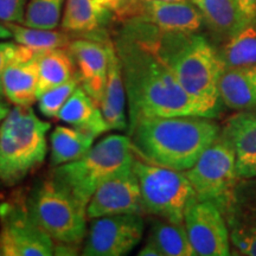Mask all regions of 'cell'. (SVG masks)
<instances>
[{
    "mask_svg": "<svg viewBox=\"0 0 256 256\" xmlns=\"http://www.w3.org/2000/svg\"><path fill=\"white\" fill-rule=\"evenodd\" d=\"M184 172L197 200H209L223 212L240 179L235 150L226 134L220 130L218 136L204 150L196 164Z\"/></svg>",
    "mask_w": 256,
    "mask_h": 256,
    "instance_id": "ba28073f",
    "label": "cell"
},
{
    "mask_svg": "<svg viewBox=\"0 0 256 256\" xmlns=\"http://www.w3.org/2000/svg\"><path fill=\"white\" fill-rule=\"evenodd\" d=\"M191 2V0H124V2ZM122 4V5H124ZM121 5V6H122ZM120 6V8H121ZM118 8V10H119Z\"/></svg>",
    "mask_w": 256,
    "mask_h": 256,
    "instance_id": "8d00e7d4",
    "label": "cell"
},
{
    "mask_svg": "<svg viewBox=\"0 0 256 256\" xmlns=\"http://www.w3.org/2000/svg\"><path fill=\"white\" fill-rule=\"evenodd\" d=\"M2 255V247H0V256Z\"/></svg>",
    "mask_w": 256,
    "mask_h": 256,
    "instance_id": "74e56055",
    "label": "cell"
},
{
    "mask_svg": "<svg viewBox=\"0 0 256 256\" xmlns=\"http://www.w3.org/2000/svg\"><path fill=\"white\" fill-rule=\"evenodd\" d=\"M86 214L88 220L122 214H145L139 180L133 170V162L115 172L96 188L89 200Z\"/></svg>",
    "mask_w": 256,
    "mask_h": 256,
    "instance_id": "4fadbf2b",
    "label": "cell"
},
{
    "mask_svg": "<svg viewBox=\"0 0 256 256\" xmlns=\"http://www.w3.org/2000/svg\"><path fill=\"white\" fill-rule=\"evenodd\" d=\"M38 52L18 44L17 55L2 78L4 96L10 104L32 107L38 98Z\"/></svg>",
    "mask_w": 256,
    "mask_h": 256,
    "instance_id": "2e32d148",
    "label": "cell"
},
{
    "mask_svg": "<svg viewBox=\"0 0 256 256\" xmlns=\"http://www.w3.org/2000/svg\"><path fill=\"white\" fill-rule=\"evenodd\" d=\"M220 130L212 118L156 116L140 120L127 134L136 156L151 164L186 171Z\"/></svg>",
    "mask_w": 256,
    "mask_h": 256,
    "instance_id": "3957f363",
    "label": "cell"
},
{
    "mask_svg": "<svg viewBox=\"0 0 256 256\" xmlns=\"http://www.w3.org/2000/svg\"><path fill=\"white\" fill-rule=\"evenodd\" d=\"M95 139V136L75 127H55L50 134V165L56 168L80 159L92 148Z\"/></svg>",
    "mask_w": 256,
    "mask_h": 256,
    "instance_id": "603a6c76",
    "label": "cell"
},
{
    "mask_svg": "<svg viewBox=\"0 0 256 256\" xmlns=\"http://www.w3.org/2000/svg\"><path fill=\"white\" fill-rule=\"evenodd\" d=\"M134 153L128 136L110 134L78 160L54 168L51 177L68 188L81 206H87L94 192L115 172L132 162Z\"/></svg>",
    "mask_w": 256,
    "mask_h": 256,
    "instance_id": "5b68a950",
    "label": "cell"
},
{
    "mask_svg": "<svg viewBox=\"0 0 256 256\" xmlns=\"http://www.w3.org/2000/svg\"><path fill=\"white\" fill-rule=\"evenodd\" d=\"M218 89L222 104L230 110H256V66L224 68Z\"/></svg>",
    "mask_w": 256,
    "mask_h": 256,
    "instance_id": "d6986e66",
    "label": "cell"
},
{
    "mask_svg": "<svg viewBox=\"0 0 256 256\" xmlns=\"http://www.w3.org/2000/svg\"><path fill=\"white\" fill-rule=\"evenodd\" d=\"M18 43L16 42H0V98H5L2 90V78H4L6 69L14 62L17 55Z\"/></svg>",
    "mask_w": 256,
    "mask_h": 256,
    "instance_id": "4dcf8cb0",
    "label": "cell"
},
{
    "mask_svg": "<svg viewBox=\"0 0 256 256\" xmlns=\"http://www.w3.org/2000/svg\"><path fill=\"white\" fill-rule=\"evenodd\" d=\"M0 247L4 256H51L55 242L40 226L25 200L0 206Z\"/></svg>",
    "mask_w": 256,
    "mask_h": 256,
    "instance_id": "9c48e42d",
    "label": "cell"
},
{
    "mask_svg": "<svg viewBox=\"0 0 256 256\" xmlns=\"http://www.w3.org/2000/svg\"><path fill=\"white\" fill-rule=\"evenodd\" d=\"M133 170L139 180L145 214L172 222H184L188 206L197 200L185 172L151 164L136 154Z\"/></svg>",
    "mask_w": 256,
    "mask_h": 256,
    "instance_id": "52a82bcc",
    "label": "cell"
},
{
    "mask_svg": "<svg viewBox=\"0 0 256 256\" xmlns=\"http://www.w3.org/2000/svg\"><path fill=\"white\" fill-rule=\"evenodd\" d=\"M12 34L16 43L22 44L34 51H46L66 48L72 42L69 32L56 28H31L19 23H5Z\"/></svg>",
    "mask_w": 256,
    "mask_h": 256,
    "instance_id": "4316f807",
    "label": "cell"
},
{
    "mask_svg": "<svg viewBox=\"0 0 256 256\" xmlns=\"http://www.w3.org/2000/svg\"><path fill=\"white\" fill-rule=\"evenodd\" d=\"M238 4L248 20H256V0H238Z\"/></svg>",
    "mask_w": 256,
    "mask_h": 256,
    "instance_id": "1f68e13d",
    "label": "cell"
},
{
    "mask_svg": "<svg viewBox=\"0 0 256 256\" xmlns=\"http://www.w3.org/2000/svg\"><path fill=\"white\" fill-rule=\"evenodd\" d=\"M145 222L139 214H122L90 220L82 255L124 256L142 241Z\"/></svg>",
    "mask_w": 256,
    "mask_h": 256,
    "instance_id": "30bf717a",
    "label": "cell"
},
{
    "mask_svg": "<svg viewBox=\"0 0 256 256\" xmlns=\"http://www.w3.org/2000/svg\"><path fill=\"white\" fill-rule=\"evenodd\" d=\"M218 54L226 68L256 66V20H249L228 38Z\"/></svg>",
    "mask_w": 256,
    "mask_h": 256,
    "instance_id": "d4e9b609",
    "label": "cell"
},
{
    "mask_svg": "<svg viewBox=\"0 0 256 256\" xmlns=\"http://www.w3.org/2000/svg\"><path fill=\"white\" fill-rule=\"evenodd\" d=\"M222 130L232 142L240 179L256 177V110L232 115Z\"/></svg>",
    "mask_w": 256,
    "mask_h": 256,
    "instance_id": "e0dca14e",
    "label": "cell"
},
{
    "mask_svg": "<svg viewBox=\"0 0 256 256\" xmlns=\"http://www.w3.org/2000/svg\"><path fill=\"white\" fill-rule=\"evenodd\" d=\"M100 108L110 130H114L124 132L128 130L126 88H124V76L121 72L120 60L113 42L110 44L107 82H106Z\"/></svg>",
    "mask_w": 256,
    "mask_h": 256,
    "instance_id": "ac0fdd59",
    "label": "cell"
},
{
    "mask_svg": "<svg viewBox=\"0 0 256 256\" xmlns=\"http://www.w3.org/2000/svg\"><path fill=\"white\" fill-rule=\"evenodd\" d=\"M112 40L78 38L66 46L81 86L98 104L107 82Z\"/></svg>",
    "mask_w": 256,
    "mask_h": 256,
    "instance_id": "9a60e30c",
    "label": "cell"
},
{
    "mask_svg": "<svg viewBox=\"0 0 256 256\" xmlns=\"http://www.w3.org/2000/svg\"><path fill=\"white\" fill-rule=\"evenodd\" d=\"M127 30L145 40L168 64L204 116H218L222 107L218 82L226 66L206 38L196 34H164L145 23L130 24Z\"/></svg>",
    "mask_w": 256,
    "mask_h": 256,
    "instance_id": "7a4b0ae2",
    "label": "cell"
},
{
    "mask_svg": "<svg viewBox=\"0 0 256 256\" xmlns=\"http://www.w3.org/2000/svg\"><path fill=\"white\" fill-rule=\"evenodd\" d=\"M75 75V66L66 48L38 52V95L63 84Z\"/></svg>",
    "mask_w": 256,
    "mask_h": 256,
    "instance_id": "cb8c5ba5",
    "label": "cell"
},
{
    "mask_svg": "<svg viewBox=\"0 0 256 256\" xmlns=\"http://www.w3.org/2000/svg\"><path fill=\"white\" fill-rule=\"evenodd\" d=\"M217 36L228 40L248 23L238 0H191Z\"/></svg>",
    "mask_w": 256,
    "mask_h": 256,
    "instance_id": "44dd1931",
    "label": "cell"
},
{
    "mask_svg": "<svg viewBox=\"0 0 256 256\" xmlns=\"http://www.w3.org/2000/svg\"><path fill=\"white\" fill-rule=\"evenodd\" d=\"M57 119L72 127L90 133L96 138L110 130L102 114L100 104L82 86H80L68 98L57 115Z\"/></svg>",
    "mask_w": 256,
    "mask_h": 256,
    "instance_id": "ffe728a7",
    "label": "cell"
},
{
    "mask_svg": "<svg viewBox=\"0 0 256 256\" xmlns=\"http://www.w3.org/2000/svg\"><path fill=\"white\" fill-rule=\"evenodd\" d=\"M80 86H81V82H80L78 76L75 75L63 84L42 92L37 98V107L40 113L46 119H57L60 110Z\"/></svg>",
    "mask_w": 256,
    "mask_h": 256,
    "instance_id": "f1b7e54d",
    "label": "cell"
},
{
    "mask_svg": "<svg viewBox=\"0 0 256 256\" xmlns=\"http://www.w3.org/2000/svg\"><path fill=\"white\" fill-rule=\"evenodd\" d=\"M49 121L32 107L14 106L0 124V182L6 186L20 183L43 164L48 153Z\"/></svg>",
    "mask_w": 256,
    "mask_h": 256,
    "instance_id": "277c9868",
    "label": "cell"
},
{
    "mask_svg": "<svg viewBox=\"0 0 256 256\" xmlns=\"http://www.w3.org/2000/svg\"><path fill=\"white\" fill-rule=\"evenodd\" d=\"M127 22H140L164 34H196L204 18L192 2H128L116 10Z\"/></svg>",
    "mask_w": 256,
    "mask_h": 256,
    "instance_id": "8fae6325",
    "label": "cell"
},
{
    "mask_svg": "<svg viewBox=\"0 0 256 256\" xmlns=\"http://www.w3.org/2000/svg\"><path fill=\"white\" fill-rule=\"evenodd\" d=\"M104 4L107 5V8L110 10V11L112 10H113V11H116V10L124 4V0H104Z\"/></svg>",
    "mask_w": 256,
    "mask_h": 256,
    "instance_id": "d590c367",
    "label": "cell"
},
{
    "mask_svg": "<svg viewBox=\"0 0 256 256\" xmlns=\"http://www.w3.org/2000/svg\"><path fill=\"white\" fill-rule=\"evenodd\" d=\"M28 0H0V20L4 23H24Z\"/></svg>",
    "mask_w": 256,
    "mask_h": 256,
    "instance_id": "f546056e",
    "label": "cell"
},
{
    "mask_svg": "<svg viewBox=\"0 0 256 256\" xmlns=\"http://www.w3.org/2000/svg\"><path fill=\"white\" fill-rule=\"evenodd\" d=\"M28 206L55 243L81 246L87 235L86 209L68 188L54 177L34 185L26 198Z\"/></svg>",
    "mask_w": 256,
    "mask_h": 256,
    "instance_id": "8992f818",
    "label": "cell"
},
{
    "mask_svg": "<svg viewBox=\"0 0 256 256\" xmlns=\"http://www.w3.org/2000/svg\"><path fill=\"white\" fill-rule=\"evenodd\" d=\"M139 256H162V252L159 250V248L156 247V243L151 241V240H147L146 244L140 249L139 252H138Z\"/></svg>",
    "mask_w": 256,
    "mask_h": 256,
    "instance_id": "d6a6232c",
    "label": "cell"
},
{
    "mask_svg": "<svg viewBox=\"0 0 256 256\" xmlns=\"http://www.w3.org/2000/svg\"><path fill=\"white\" fill-rule=\"evenodd\" d=\"M110 11L104 0H66L60 25L69 34H92L104 24Z\"/></svg>",
    "mask_w": 256,
    "mask_h": 256,
    "instance_id": "7402d4cb",
    "label": "cell"
},
{
    "mask_svg": "<svg viewBox=\"0 0 256 256\" xmlns=\"http://www.w3.org/2000/svg\"><path fill=\"white\" fill-rule=\"evenodd\" d=\"M150 240L156 243L162 256H194L196 255L188 240L184 222L158 218L152 224Z\"/></svg>",
    "mask_w": 256,
    "mask_h": 256,
    "instance_id": "484cf974",
    "label": "cell"
},
{
    "mask_svg": "<svg viewBox=\"0 0 256 256\" xmlns=\"http://www.w3.org/2000/svg\"><path fill=\"white\" fill-rule=\"evenodd\" d=\"M114 44L127 94V132L146 118L204 116L168 64L145 40L124 30Z\"/></svg>",
    "mask_w": 256,
    "mask_h": 256,
    "instance_id": "6da1fadb",
    "label": "cell"
},
{
    "mask_svg": "<svg viewBox=\"0 0 256 256\" xmlns=\"http://www.w3.org/2000/svg\"><path fill=\"white\" fill-rule=\"evenodd\" d=\"M66 0H28L24 25L31 28H57L62 20Z\"/></svg>",
    "mask_w": 256,
    "mask_h": 256,
    "instance_id": "83f0119b",
    "label": "cell"
},
{
    "mask_svg": "<svg viewBox=\"0 0 256 256\" xmlns=\"http://www.w3.org/2000/svg\"><path fill=\"white\" fill-rule=\"evenodd\" d=\"M238 254L256 256V177L238 179L223 211Z\"/></svg>",
    "mask_w": 256,
    "mask_h": 256,
    "instance_id": "5bb4252c",
    "label": "cell"
},
{
    "mask_svg": "<svg viewBox=\"0 0 256 256\" xmlns=\"http://www.w3.org/2000/svg\"><path fill=\"white\" fill-rule=\"evenodd\" d=\"M8 38H12L11 31H10V28L6 26L4 22L0 20V40H8Z\"/></svg>",
    "mask_w": 256,
    "mask_h": 256,
    "instance_id": "e575fe53",
    "label": "cell"
},
{
    "mask_svg": "<svg viewBox=\"0 0 256 256\" xmlns=\"http://www.w3.org/2000/svg\"><path fill=\"white\" fill-rule=\"evenodd\" d=\"M188 240L198 256L230 255V235L226 217L209 200H194L184 214Z\"/></svg>",
    "mask_w": 256,
    "mask_h": 256,
    "instance_id": "7c38bea8",
    "label": "cell"
},
{
    "mask_svg": "<svg viewBox=\"0 0 256 256\" xmlns=\"http://www.w3.org/2000/svg\"><path fill=\"white\" fill-rule=\"evenodd\" d=\"M8 112H10L8 101H5V98H0V124H2V121L5 119L6 115L8 114Z\"/></svg>",
    "mask_w": 256,
    "mask_h": 256,
    "instance_id": "836d02e7",
    "label": "cell"
}]
</instances>
